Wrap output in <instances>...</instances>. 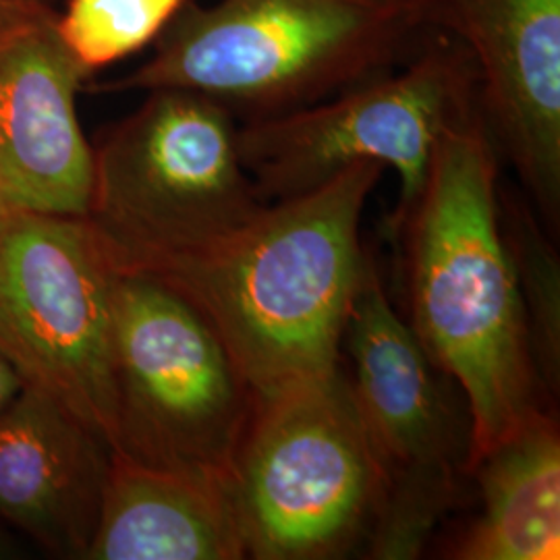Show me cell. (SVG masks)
Instances as JSON below:
<instances>
[{
	"mask_svg": "<svg viewBox=\"0 0 560 560\" xmlns=\"http://www.w3.org/2000/svg\"><path fill=\"white\" fill-rule=\"evenodd\" d=\"M384 166L355 162L316 189L268 201L231 233L138 266L191 301L258 405L332 374L368 252L361 214Z\"/></svg>",
	"mask_w": 560,
	"mask_h": 560,
	"instance_id": "1",
	"label": "cell"
},
{
	"mask_svg": "<svg viewBox=\"0 0 560 560\" xmlns=\"http://www.w3.org/2000/svg\"><path fill=\"white\" fill-rule=\"evenodd\" d=\"M499 161L480 110L460 120L397 231L407 245V324L467 400L474 465L546 395L502 237Z\"/></svg>",
	"mask_w": 560,
	"mask_h": 560,
	"instance_id": "2",
	"label": "cell"
},
{
	"mask_svg": "<svg viewBox=\"0 0 560 560\" xmlns=\"http://www.w3.org/2000/svg\"><path fill=\"white\" fill-rule=\"evenodd\" d=\"M418 30L384 0H191L150 59L98 90H187L264 119L386 73Z\"/></svg>",
	"mask_w": 560,
	"mask_h": 560,
	"instance_id": "3",
	"label": "cell"
},
{
	"mask_svg": "<svg viewBox=\"0 0 560 560\" xmlns=\"http://www.w3.org/2000/svg\"><path fill=\"white\" fill-rule=\"evenodd\" d=\"M342 347L378 471L370 559H418L474 469V423L459 386L421 349L368 254Z\"/></svg>",
	"mask_w": 560,
	"mask_h": 560,
	"instance_id": "4",
	"label": "cell"
},
{
	"mask_svg": "<svg viewBox=\"0 0 560 560\" xmlns=\"http://www.w3.org/2000/svg\"><path fill=\"white\" fill-rule=\"evenodd\" d=\"M94 148L88 219L117 266L219 240L261 201L240 156L237 117L203 94L150 90Z\"/></svg>",
	"mask_w": 560,
	"mask_h": 560,
	"instance_id": "5",
	"label": "cell"
},
{
	"mask_svg": "<svg viewBox=\"0 0 560 560\" xmlns=\"http://www.w3.org/2000/svg\"><path fill=\"white\" fill-rule=\"evenodd\" d=\"M113 386V453L233 474L258 399L198 307L140 268L115 279Z\"/></svg>",
	"mask_w": 560,
	"mask_h": 560,
	"instance_id": "6",
	"label": "cell"
},
{
	"mask_svg": "<svg viewBox=\"0 0 560 560\" xmlns=\"http://www.w3.org/2000/svg\"><path fill=\"white\" fill-rule=\"evenodd\" d=\"M478 75L453 38L430 44L399 73H381L295 110L240 125V156L261 201L316 189L355 162L390 166L397 233L420 200L444 133L478 113Z\"/></svg>",
	"mask_w": 560,
	"mask_h": 560,
	"instance_id": "7",
	"label": "cell"
},
{
	"mask_svg": "<svg viewBox=\"0 0 560 560\" xmlns=\"http://www.w3.org/2000/svg\"><path fill=\"white\" fill-rule=\"evenodd\" d=\"M233 481L247 559H339L368 541L381 483L342 365L258 405Z\"/></svg>",
	"mask_w": 560,
	"mask_h": 560,
	"instance_id": "8",
	"label": "cell"
},
{
	"mask_svg": "<svg viewBox=\"0 0 560 560\" xmlns=\"http://www.w3.org/2000/svg\"><path fill=\"white\" fill-rule=\"evenodd\" d=\"M119 266L88 217L0 206V355L115 446L113 293Z\"/></svg>",
	"mask_w": 560,
	"mask_h": 560,
	"instance_id": "9",
	"label": "cell"
},
{
	"mask_svg": "<svg viewBox=\"0 0 560 560\" xmlns=\"http://www.w3.org/2000/svg\"><path fill=\"white\" fill-rule=\"evenodd\" d=\"M436 27L469 55L481 119L546 226L560 221V0H425Z\"/></svg>",
	"mask_w": 560,
	"mask_h": 560,
	"instance_id": "10",
	"label": "cell"
},
{
	"mask_svg": "<svg viewBox=\"0 0 560 560\" xmlns=\"http://www.w3.org/2000/svg\"><path fill=\"white\" fill-rule=\"evenodd\" d=\"M55 2L0 18V206L85 217L94 148L78 94L90 80L57 27Z\"/></svg>",
	"mask_w": 560,
	"mask_h": 560,
	"instance_id": "11",
	"label": "cell"
},
{
	"mask_svg": "<svg viewBox=\"0 0 560 560\" xmlns=\"http://www.w3.org/2000/svg\"><path fill=\"white\" fill-rule=\"evenodd\" d=\"M110 446L23 386L0 409V517L62 559H85L101 517Z\"/></svg>",
	"mask_w": 560,
	"mask_h": 560,
	"instance_id": "12",
	"label": "cell"
},
{
	"mask_svg": "<svg viewBox=\"0 0 560 560\" xmlns=\"http://www.w3.org/2000/svg\"><path fill=\"white\" fill-rule=\"evenodd\" d=\"M247 541L233 474L150 467L110 451L85 560H241Z\"/></svg>",
	"mask_w": 560,
	"mask_h": 560,
	"instance_id": "13",
	"label": "cell"
},
{
	"mask_svg": "<svg viewBox=\"0 0 560 560\" xmlns=\"http://www.w3.org/2000/svg\"><path fill=\"white\" fill-rule=\"evenodd\" d=\"M471 476L480 515L451 557L459 560H559L560 430L538 407L481 457Z\"/></svg>",
	"mask_w": 560,
	"mask_h": 560,
	"instance_id": "14",
	"label": "cell"
},
{
	"mask_svg": "<svg viewBox=\"0 0 560 560\" xmlns=\"http://www.w3.org/2000/svg\"><path fill=\"white\" fill-rule=\"evenodd\" d=\"M502 237L513 261L532 360L548 397L560 390V266L557 249L520 201L499 200Z\"/></svg>",
	"mask_w": 560,
	"mask_h": 560,
	"instance_id": "15",
	"label": "cell"
},
{
	"mask_svg": "<svg viewBox=\"0 0 560 560\" xmlns=\"http://www.w3.org/2000/svg\"><path fill=\"white\" fill-rule=\"evenodd\" d=\"M191 0H67L57 15L60 38L92 78L161 38Z\"/></svg>",
	"mask_w": 560,
	"mask_h": 560,
	"instance_id": "16",
	"label": "cell"
},
{
	"mask_svg": "<svg viewBox=\"0 0 560 560\" xmlns=\"http://www.w3.org/2000/svg\"><path fill=\"white\" fill-rule=\"evenodd\" d=\"M25 384L15 372V368L0 355V409H4Z\"/></svg>",
	"mask_w": 560,
	"mask_h": 560,
	"instance_id": "17",
	"label": "cell"
},
{
	"mask_svg": "<svg viewBox=\"0 0 560 560\" xmlns=\"http://www.w3.org/2000/svg\"><path fill=\"white\" fill-rule=\"evenodd\" d=\"M384 2L395 7L416 27H421V13H423V7H425V0H384Z\"/></svg>",
	"mask_w": 560,
	"mask_h": 560,
	"instance_id": "18",
	"label": "cell"
},
{
	"mask_svg": "<svg viewBox=\"0 0 560 560\" xmlns=\"http://www.w3.org/2000/svg\"><path fill=\"white\" fill-rule=\"evenodd\" d=\"M38 2H55V0H0V18L18 11L21 7L27 4H38Z\"/></svg>",
	"mask_w": 560,
	"mask_h": 560,
	"instance_id": "19",
	"label": "cell"
}]
</instances>
